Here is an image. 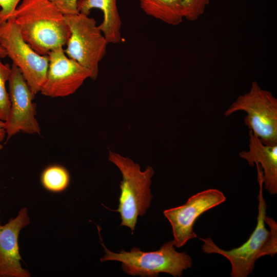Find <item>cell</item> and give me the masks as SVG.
<instances>
[{"label":"cell","instance_id":"44dd1931","mask_svg":"<svg viewBox=\"0 0 277 277\" xmlns=\"http://www.w3.org/2000/svg\"><path fill=\"white\" fill-rule=\"evenodd\" d=\"M7 56L6 52L0 43V58H4Z\"/></svg>","mask_w":277,"mask_h":277},{"label":"cell","instance_id":"4fadbf2b","mask_svg":"<svg viewBox=\"0 0 277 277\" xmlns=\"http://www.w3.org/2000/svg\"><path fill=\"white\" fill-rule=\"evenodd\" d=\"M117 0H79L78 12L89 15L92 9H98L103 14V19L98 27L108 43L116 44L122 39V21L116 4Z\"/></svg>","mask_w":277,"mask_h":277},{"label":"cell","instance_id":"52a82bcc","mask_svg":"<svg viewBox=\"0 0 277 277\" xmlns=\"http://www.w3.org/2000/svg\"><path fill=\"white\" fill-rule=\"evenodd\" d=\"M0 43L32 92H41L46 79L48 55L38 54L24 39L13 16L0 23Z\"/></svg>","mask_w":277,"mask_h":277},{"label":"cell","instance_id":"277c9868","mask_svg":"<svg viewBox=\"0 0 277 277\" xmlns=\"http://www.w3.org/2000/svg\"><path fill=\"white\" fill-rule=\"evenodd\" d=\"M105 254L100 259L103 262L116 261L122 263L124 272L133 276H157L160 273L181 276L183 271L192 266V259L185 252H179L172 241L165 243L160 249L144 252L133 247L130 251L121 250L118 253L109 250L102 242Z\"/></svg>","mask_w":277,"mask_h":277},{"label":"cell","instance_id":"6da1fadb","mask_svg":"<svg viewBox=\"0 0 277 277\" xmlns=\"http://www.w3.org/2000/svg\"><path fill=\"white\" fill-rule=\"evenodd\" d=\"M259 184L257 224L251 235L242 245L230 250L217 246L210 238H200L204 242L202 249L207 253H218L227 258L231 265L232 277H247L251 273L255 261L261 256H271L277 252V224L266 215L267 204L263 197L262 169L255 163Z\"/></svg>","mask_w":277,"mask_h":277},{"label":"cell","instance_id":"30bf717a","mask_svg":"<svg viewBox=\"0 0 277 277\" xmlns=\"http://www.w3.org/2000/svg\"><path fill=\"white\" fill-rule=\"evenodd\" d=\"M49 66L45 82L41 93L51 97H62L73 94L87 78L90 72L69 57L63 47L48 54Z\"/></svg>","mask_w":277,"mask_h":277},{"label":"cell","instance_id":"603a6c76","mask_svg":"<svg viewBox=\"0 0 277 277\" xmlns=\"http://www.w3.org/2000/svg\"><path fill=\"white\" fill-rule=\"evenodd\" d=\"M140 1H141V0H140Z\"/></svg>","mask_w":277,"mask_h":277},{"label":"cell","instance_id":"2e32d148","mask_svg":"<svg viewBox=\"0 0 277 277\" xmlns=\"http://www.w3.org/2000/svg\"><path fill=\"white\" fill-rule=\"evenodd\" d=\"M11 70L9 65L4 64L0 58V120L4 122L8 118L10 109V101L6 83L8 81Z\"/></svg>","mask_w":277,"mask_h":277},{"label":"cell","instance_id":"ba28073f","mask_svg":"<svg viewBox=\"0 0 277 277\" xmlns=\"http://www.w3.org/2000/svg\"><path fill=\"white\" fill-rule=\"evenodd\" d=\"M10 109L5 121L7 138L19 132L39 134L41 128L35 117V94L31 91L20 70L12 65L8 80Z\"/></svg>","mask_w":277,"mask_h":277},{"label":"cell","instance_id":"5bb4252c","mask_svg":"<svg viewBox=\"0 0 277 277\" xmlns=\"http://www.w3.org/2000/svg\"><path fill=\"white\" fill-rule=\"evenodd\" d=\"M140 1L141 8L146 14L169 25H178L185 18L182 0Z\"/></svg>","mask_w":277,"mask_h":277},{"label":"cell","instance_id":"5b68a950","mask_svg":"<svg viewBox=\"0 0 277 277\" xmlns=\"http://www.w3.org/2000/svg\"><path fill=\"white\" fill-rule=\"evenodd\" d=\"M240 111L245 112L244 123L267 145H277V98L253 81L247 93L239 95L224 112L229 116Z\"/></svg>","mask_w":277,"mask_h":277},{"label":"cell","instance_id":"8992f818","mask_svg":"<svg viewBox=\"0 0 277 277\" xmlns=\"http://www.w3.org/2000/svg\"><path fill=\"white\" fill-rule=\"evenodd\" d=\"M65 19L70 31L65 53L88 69L91 79L96 80L99 63L106 53L108 42L95 20L88 15L79 12L65 15Z\"/></svg>","mask_w":277,"mask_h":277},{"label":"cell","instance_id":"9a60e30c","mask_svg":"<svg viewBox=\"0 0 277 277\" xmlns=\"http://www.w3.org/2000/svg\"><path fill=\"white\" fill-rule=\"evenodd\" d=\"M41 180L46 190L52 192H61L68 187L70 175L65 168L59 165H52L43 171Z\"/></svg>","mask_w":277,"mask_h":277},{"label":"cell","instance_id":"9c48e42d","mask_svg":"<svg viewBox=\"0 0 277 277\" xmlns=\"http://www.w3.org/2000/svg\"><path fill=\"white\" fill-rule=\"evenodd\" d=\"M226 199L222 191L209 189L191 196L183 205L164 210V215L172 227L174 245L181 247L189 240L196 238L193 226L197 219Z\"/></svg>","mask_w":277,"mask_h":277},{"label":"cell","instance_id":"e0dca14e","mask_svg":"<svg viewBox=\"0 0 277 277\" xmlns=\"http://www.w3.org/2000/svg\"><path fill=\"white\" fill-rule=\"evenodd\" d=\"M210 0H182L184 18L195 21L204 13Z\"/></svg>","mask_w":277,"mask_h":277},{"label":"cell","instance_id":"d6986e66","mask_svg":"<svg viewBox=\"0 0 277 277\" xmlns=\"http://www.w3.org/2000/svg\"><path fill=\"white\" fill-rule=\"evenodd\" d=\"M64 15H73L79 13L77 3L79 0H50Z\"/></svg>","mask_w":277,"mask_h":277},{"label":"cell","instance_id":"8fae6325","mask_svg":"<svg viewBox=\"0 0 277 277\" xmlns=\"http://www.w3.org/2000/svg\"><path fill=\"white\" fill-rule=\"evenodd\" d=\"M28 210L22 208L17 216L0 226V277H30L21 265L18 236L21 230L30 223Z\"/></svg>","mask_w":277,"mask_h":277},{"label":"cell","instance_id":"7a4b0ae2","mask_svg":"<svg viewBox=\"0 0 277 277\" xmlns=\"http://www.w3.org/2000/svg\"><path fill=\"white\" fill-rule=\"evenodd\" d=\"M12 16L24 39L41 55L64 47L70 36L65 15L50 0H23Z\"/></svg>","mask_w":277,"mask_h":277},{"label":"cell","instance_id":"3957f363","mask_svg":"<svg viewBox=\"0 0 277 277\" xmlns=\"http://www.w3.org/2000/svg\"><path fill=\"white\" fill-rule=\"evenodd\" d=\"M108 159L122 175L119 205L115 210L121 215L120 226L129 227L133 233L138 216L144 215L150 205L152 196L150 187L154 170L147 166L141 171L140 165L131 159L111 151Z\"/></svg>","mask_w":277,"mask_h":277},{"label":"cell","instance_id":"ffe728a7","mask_svg":"<svg viewBox=\"0 0 277 277\" xmlns=\"http://www.w3.org/2000/svg\"><path fill=\"white\" fill-rule=\"evenodd\" d=\"M6 134L5 122L0 120V150L3 148L2 143L4 140Z\"/></svg>","mask_w":277,"mask_h":277},{"label":"cell","instance_id":"7402d4cb","mask_svg":"<svg viewBox=\"0 0 277 277\" xmlns=\"http://www.w3.org/2000/svg\"><path fill=\"white\" fill-rule=\"evenodd\" d=\"M0 212H1V210H0ZM1 222H0V226H1Z\"/></svg>","mask_w":277,"mask_h":277},{"label":"cell","instance_id":"ac0fdd59","mask_svg":"<svg viewBox=\"0 0 277 277\" xmlns=\"http://www.w3.org/2000/svg\"><path fill=\"white\" fill-rule=\"evenodd\" d=\"M23 0H0V23H2L14 13L16 8Z\"/></svg>","mask_w":277,"mask_h":277},{"label":"cell","instance_id":"7c38bea8","mask_svg":"<svg viewBox=\"0 0 277 277\" xmlns=\"http://www.w3.org/2000/svg\"><path fill=\"white\" fill-rule=\"evenodd\" d=\"M249 149L242 151L239 156L253 166L259 163L263 171L264 188L271 194L277 193V145L263 144L252 132L249 131Z\"/></svg>","mask_w":277,"mask_h":277}]
</instances>
